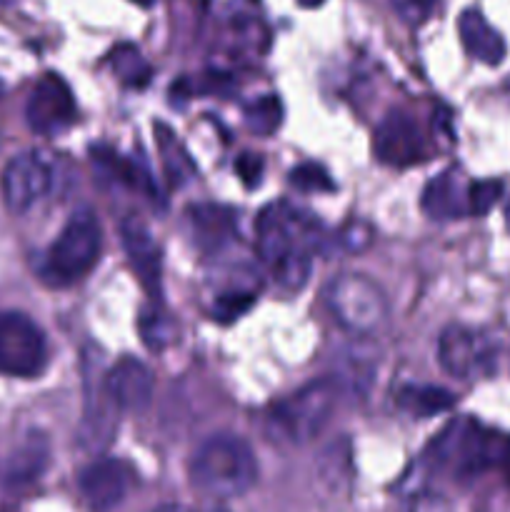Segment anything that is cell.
<instances>
[{"instance_id": "1", "label": "cell", "mask_w": 510, "mask_h": 512, "mask_svg": "<svg viewBox=\"0 0 510 512\" xmlns=\"http://www.w3.org/2000/svg\"><path fill=\"white\" fill-rule=\"evenodd\" d=\"M310 230L288 205H270L255 225V250L275 283L288 293L303 288L310 275Z\"/></svg>"}, {"instance_id": "2", "label": "cell", "mask_w": 510, "mask_h": 512, "mask_svg": "<svg viewBox=\"0 0 510 512\" xmlns=\"http://www.w3.org/2000/svg\"><path fill=\"white\" fill-rule=\"evenodd\" d=\"M190 483L208 498H240L258 483L253 448L238 435H210L190 458Z\"/></svg>"}, {"instance_id": "3", "label": "cell", "mask_w": 510, "mask_h": 512, "mask_svg": "<svg viewBox=\"0 0 510 512\" xmlns=\"http://www.w3.org/2000/svg\"><path fill=\"white\" fill-rule=\"evenodd\" d=\"M335 405H338V383L330 378L315 380L270 410L268 430L273 433V440L305 445L323 433Z\"/></svg>"}, {"instance_id": "4", "label": "cell", "mask_w": 510, "mask_h": 512, "mask_svg": "<svg viewBox=\"0 0 510 512\" xmlns=\"http://www.w3.org/2000/svg\"><path fill=\"white\" fill-rule=\"evenodd\" d=\"M100 248H103V230L98 215L90 208H80L70 215L65 228L50 245L45 270L58 285L78 283L98 265Z\"/></svg>"}, {"instance_id": "5", "label": "cell", "mask_w": 510, "mask_h": 512, "mask_svg": "<svg viewBox=\"0 0 510 512\" xmlns=\"http://www.w3.org/2000/svg\"><path fill=\"white\" fill-rule=\"evenodd\" d=\"M328 308L335 323L353 335H373L388 320L385 293L370 278L343 273L328 288Z\"/></svg>"}, {"instance_id": "6", "label": "cell", "mask_w": 510, "mask_h": 512, "mask_svg": "<svg viewBox=\"0 0 510 512\" xmlns=\"http://www.w3.org/2000/svg\"><path fill=\"white\" fill-rule=\"evenodd\" d=\"M48 365L45 335L28 315L0 313V375L33 380Z\"/></svg>"}, {"instance_id": "7", "label": "cell", "mask_w": 510, "mask_h": 512, "mask_svg": "<svg viewBox=\"0 0 510 512\" xmlns=\"http://www.w3.org/2000/svg\"><path fill=\"white\" fill-rule=\"evenodd\" d=\"M53 185V165L43 153H20L10 160L0 178V190L10 213H25L45 198Z\"/></svg>"}, {"instance_id": "8", "label": "cell", "mask_w": 510, "mask_h": 512, "mask_svg": "<svg viewBox=\"0 0 510 512\" xmlns=\"http://www.w3.org/2000/svg\"><path fill=\"white\" fill-rule=\"evenodd\" d=\"M25 120L38 135H55L73 125L75 98L70 85L55 73L43 75L25 105Z\"/></svg>"}, {"instance_id": "9", "label": "cell", "mask_w": 510, "mask_h": 512, "mask_svg": "<svg viewBox=\"0 0 510 512\" xmlns=\"http://www.w3.org/2000/svg\"><path fill=\"white\" fill-rule=\"evenodd\" d=\"M373 148L380 163L393 165V168H408L425 158L423 130L408 113L390 110L375 128Z\"/></svg>"}, {"instance_id": "10", "label": "cell", "mask_w": 510, "mask_h": 512, "mask_svg": "<svg viewBox=\"0 0 510 512\" xmlns=\"http://www.w3.org/2000/svg\"><path fill=\"white\" fill-rule=\"evenodd\" d=\"M130 485H133V470L123 460L113 458L93 460L78 475L80 495L93 512H110L118 508L125 495L130 493Z\"/></svg>"}, {"instance_id": "11", "label": "cell", "mask_w": 510, "mask_h": 512, "mask_svg": "<svg viewBox=\"0 0 510 512\" xmlns=\"http://www.w3.org/2000/svg\"><path fill=\"white\" fill-rule=\"evenodd\" d=\"M120 238H123L125 255H128L130 268L138 275L140 285L148 290L153 298H160V275H163V255H160V245L155 235L150 233L148 225L138 218L130 215L120 225Z\"/></svg>"}, {"instance_id": "12", "label": "cell", "mask_w": 510, "mask_h": 512, "mask_svg": "<svg viewBox=\"0 0 510 512\" xmlns=\"http://www.w3.org/2000/svg\"><path fill=\"white\" fill-rule=\"evenodd\" d=\"M118 405L105 388V373L85 378V418L80 425V443L85 450L105 448L118 430Z\"/></svg>"}, {"instance_id": "13", "label": "cell", "mask_w": 510, "mask_h": 512, "mask_svg": "<svg viewBox=\"0 0 510 512\" xmlns=\"http://www.w3.org/2000/svg\"><path fill=\"white\" fill-rule=\"evenodd\" d=\"M438 358L445 373L458 380H468L475 373H483L490 355L485 350L483 340L473 330L450 325V328L443 330L438 340Z\"/></svg>"}, {"instance_id": "14", "label": "cell", "mask_w": 510, "mask_h": 512, "mask_svg": "<svg viewBox=\"0 0 510 512\" xmlns=\"http://www.w3.org/2000/svg\"><path fill=\"white\" fill-rule=\"evenodd\" d=\"M105 388L120 410L143 413L153 403L155 380L148 365L135 358H123L105 373Z\"/></svg>"}, {"instance_id": "15", "label": "cell", "mask_w": 510, "mask_h": 512, "mask_svg": "<svg viewBox=\"0 0 510 512\" xmlns=\"http://www.w3.org/2000/svg\"><path fill=\"white\" fill-rule=\"evenodd\" d=\"M458 33L460 43H463L465 53H468L470 58L480 60V63L485 65L503 63L505 53H508L505 38L488 23V20H485V15L480 13V10L468 8L460 13Z\"/></svg>"}, {"instance_id": "16", "label": "cell", "mask_w": 510, "mask_h": 512, "mask_svg": "<svg viewBox=\"0 0 510 512\" xmlns=\"http://www.w3.org/2000/svg\"><path fill=\"white\" fill-rule=\"evenodd\" d=\"M423 213L433 220H453L468 213V188L458 170H443L423 190Z\"/></svg>"}, {"instance_id": "17", "label": "cell", "mask_w": 510, "mask_h": 512, "mask_svg": "<svg viewBox=\"0 0 510 512\" xmlns=\"http://www.w3.org/2000/svg\"><path fill=\"white\" fill-rule=\"evenodd\" d=\"M50 458V445L48 438L40 433H30L18 448L13 450L8 460V470H5V483L10 488H23L38 480L43 475L45 465Z\"/></svg>"}, {"instance_id": "18", "label": "cell", "mask_w": 510, "mask_h": 512, "mask_svg": "<svg viewBox=\"0 0 510 512\" xmlns=\"http://www.w3.org/2000/svg\"><path fill=\"white\" fill-rule=\"evenodd\" d=\"M188 220L203 250H220L235 233L233 213L220 205H195L188 210Z\"/></svg>"}, {"instance_id": "19", "label": "cell", "mask_w": 510, "mask_h": 512, "mask_svg": "<svg viewBox=\"0 0 510 512\" xmlns=\"http://www.w3.org/2000/svg\"><path fill=\"white\" fill-rule=\"evenodd\" d=\"M395 403L410 418L428 420L440 413H448L455 405V395L438 385H405L395 395Z\"/></svg>"}, {"instance_id": "20", "label": "cell", "mask_w": 510, "mask_h": 512, "mask_svg": "<svg viewBox=\"0 0 510 512\" xmlns=\"http://www.w3.org/2000/svg\"><path fill=\"white\" fill-rule=\"evenodd\" d=\"M155 135H158V153L163 158V168L165 175L173 185H183L188 183L190 178L195 175V165L190 160L188 150L183 148V143L178 140V135L163 123H155L153 125Z\"/></svg>"}, {"instance_id": "21", "label": "cell", "mask_w": 510, "mask_h": 512, "mask_svg": "<svg viewBox=\"0 0 510 512\" xmlns=\"http://www.w3.org/2000/svg\"><path fill=\"white\" fill-rule=\"evenodd\" d=\"M110 65H113V73L118 75L120 83H125L128 88H145L150 83V75H153V68L143 58V53L130 43L115 45L113 53H110Z\"/></svg>"}, {"instance_id": "22", "label": "cell", "mask_w": 510, "mask_h": 512, "mask_svg": "<svg viewBox=\"0 0 510 512\" xmlns=\"http://www.w3.org/2000/svg\"><path fill=\"white\" fill-rule=\"evenodd\" d=\"M245 125L250 133L263 135V138L278 133L283 125V103L278 95H263L260 100L250 103L245 108Z\"/></svg>"}, {"instance_id": "23", "label": "cell", "mask_w": 510, "mask_h": 512, "mask_svg": "<svg viewBox=\"0 0 510 512\" xmlns=\"http://www.w3.org/2000/svg\"><path fill=\"white\" fill-rule=\"evenodd\" d=\"M255 303V290L250 288H230L220 293L213 303V318L218 323H233L240 315L248 313Z\"/></svg>"}, {"instance_id": "24", "label": "cell", "mask_w": 510, "mask_h": 512, "mask_svg": "<svg viewBox=\"0 0 510 512\" xmlns=\"http://www.w3.org/2000/svg\"><path fill=\"white\" fill-rule=\"evenodd\" d=\"M290 185L300 193H330L335 188L328 170L318 163H303L290 170Z\"/></svg>"}, {"instance_id": "25", "label": "cell", "mask_w": 510, "mask_h": 512, "mask_svg": "<svg viewBox=\"0 0 510 512\" xmlns=\"http://www.w3.org/2000/svg\"><path fill=\"white\" fill-rule=\"evenodd\" d=\"M503 180H475L468 185V213L470 215H488L503 198Z\"/></svg>"}, {"instance_id": "26", "label": "cell", "mask_w": 510, "mask_h": 512, "mask_svg": "<svg viewBox=\"0 0 510 512\" xmlns=\"http://www.w3.org/2000/svg\"><path fill=\"white\" fill-rule=\"evenodd\" d=\"M340 248L348 250V253H363L365 248H370L373 243V228H370L365 220H350L343 225L338 235Z\"/></svg>"}, {"instance_id": "27", "label": "cell", "mask_w": 510, "mask_h": 512, "mask_svg": "<svg viewBox=\"0 0 510 512\" xmlns=\"http://www.w3.org/2000/svg\"><path fill=\"white\" fill-rule=\"evenodd\" d=\"M390 5H393L395 15H398L405 25L418 28V25H423L425 20L433 15L438 0H390Z\"/></svg>"}, {"instance_id": "28", "label": "cell", "mask_w": 510, "mask_h": 512, "mask_svg": "<svg viewBox=\"0 0 510 512\" xmlns=\"http://www.w3.org/2000/svg\"><path fill=\"white\" fill-rule=\"evenodd\" d=\"M140 323H143V325H153V328H140V330H143L145 343H148L153 350H160L165 343H168L170 338H173V330H163V325H170L165 315H160V313L148 315V313H145Z\"/></svg>"}, {"instance_id": "29", "label": "cell", "mask_w": 510, "mask_h": 512, "mask_svg": "<svg viewBox=\"0 0 510 512\" xmlns=\"http://www.w3.org/2000/svg\"><path fill=\"white\" fill-rule=\"evenodd\" d=\"M235 170H238V175L243 178V183L248 185V188H255V185L260 183V175H263V160H260L258 155L245 153L243 158H238V163H235Z\"/></svg>"}, {"instance_id": "30", "label": "cell", "mask_w": 510, "mask_h": 512, "mask_svg": "<svg viewBox=\"0 0 510 512\" xmlns=\"http://www.w3.org/2000/svg\"><path fill=\"white\" fill-rule=\"evenodd\" d=\"M498 465H500V468H503V473H505V480H508V485H510V440H505V445H503V453H500V460H498Z\"/></svg>"}, {"instance_id": "31", "label": "cell", "mask_w": 510, "mask_h": 512, "mask_svg": "<svg viewBox=\"0 0 510 512\" xmlns=\"http://www.w3.org/2000/svg\"><path fill=\"white\" fill-rule=\"evenodd\" d=\"M153 512H193V510L185 508V505H163V508H158Z\"/></svg>"}, {"instance_id": "32", "label": "cell", "mask_w": 510, "mask_h": 512, "mask_svg": "<svg viewBox=\"0 0 510 512\" xmlns=\"http://www.w3.org/2000/svg\"><path fill=\"white\" fill-rule=\"evenodd\" d=\"M323 3H325V0H298L300 8H308V10L320 8V5H323Z\"/></svg>"}, {"instance_id": "33", "label": "cell", "mask_w": 510, "mask_h": 512, "mask_svg": "<svg viewBox=\"0 0 510 512\" xmlns=\"http://www.w3.org/2000/svg\"><path fill=\"white\" fill-rule=\"evenodd\" d=\"M133 3L143 5V8H150V5H153V3H155V0H133Z\"/></svg>"}, {"instance_id": "34", "label": "cell", "mask_w": 510, "mask_h": 512, "mask_svg": "<svg viewBox=\"0 0 510 512\" xmlns=\"http://www.w3.org/2000/svg\"><path fill=\"white\" fill-rule=\"evenodd\" d=\"M505 225H508V230H510V203L505 205Z\"/></svg>"}, {"instance_id": "35", "label": "cell", "mask_w": 510, "mask_h": 512, "mask_svg": "<svg viewBox=\"0 0 510 512\" xmlns=\"http://www.w3.org/2000/svg\"><path fill=\"white\" fill-rule=\"evenodd\" d=\"M208 512H228V510H223V508H210Z\"/></svg>"}, {"instance_id": "36", "label": "cell", "mask_w": 510, "mask_h": 512, "mask_svg": "<svg viewBox=\"0 0 510 512\" xmlns=\"http://www.w3.org/2000/svg\"><path fill=\"white\" fill-rule=\"evenodd\" d=\"M10 3H15V0H0V5H10Z\"/></svg>"}, {"instance_id": "37", "label": "cell", "mask_w": 510, "mask_h": 512, "mask_svg": "<svg viewBox=\"0 0 510 512\" xmlns=\"http://www.w3.org/2000/svg\"><path fill=\"white\" fill-rule=\"evenodd\" d=\"M5 93V85H3V80H0V95Z\"/></svg>"}, {"instance_id": "38", "label": "cell", "mask_w": 510, "mask_h": 512, "mask_svg": "<svg viewBox=\"0 0 510 512\" xmlns=\"http://www.w3.org/2000/svg\"><path fill=\"white\" fill-rule=\"evenodd\" d=\"M0 145H3V138H0Z\"/></svg>"}]
</instances>
